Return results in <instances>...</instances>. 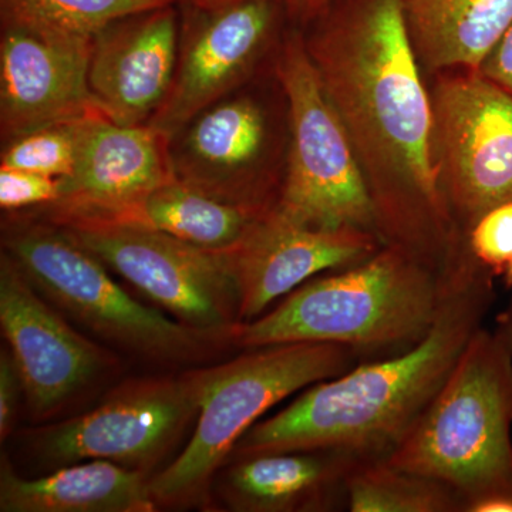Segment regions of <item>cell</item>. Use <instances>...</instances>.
I'll return each instance as SVG.
<instances>
[{
    "label": "cell",
    "mask_w": 512,
    "mask_h": 512,
    "mask_svg": "<svg viewBox=\"0 0 512 512\" xmlns=\"http://www.w3.org/2000/svg\"><path fill=\"white\" fill-rule=\"evenodd\" d=\"M494 276L473 255L453 262L446 298L412 348L312 384L281 412L258 421L231 457L330 450L366 460L399 446L456 366L493 305Z\"/></svg>",
    "instance_id": "obj_2"
},
{
    "label": "cell",
    "mask_w": 512,
    "mask_h": 512,
    "mask_svg": "<svg viewBox=\"0 0 512 512\" xmlns=\"http://www.w3.org/2000/svg\"><path fill=\"white\" fill-rule=\"evenodd\" d=\"M180 6V42L170 93L148 121L170 138L198 111L254 79L284 40V0H214Z\"/></svg>",
    "instance_id": "obj_10"
},
{
    "label": "cell",
    "mask_w": 512,
    "mask_h": 512,
    "mask_svg": "<svg viewBox=\"0 0 512 512\" xmlns=\"http://www.w3.org/2000/svg\"><path fill=\"white\" fill-rule=\"evenodd\" d=\"M2 251L47 301L109 348L163 366L201 365L232 348L227 338L138 302L96 255L36 212H3Z\"/></svg>",
    "instance_id": "obj_5"
},
{
    "label": "cell",
    "mask_w": 512,
    "mask_h": 512,
    "mask_svg": "<svg viewBox=\"0 0 512 512\" xmlns=\"http://www.w3.org/2000/svg\"><path fill=\"white\" fill-rule=\"evenodd\" d=\"M379 248L367 229L312 228L278 207L264 212L234 248L222 252L237 284L239 320L251 322L315 276L355 265Z\"/></svg>",
    "instance_id": "obj_14"
},
{
    "label": "cell",
    "mask_w": 512,
    "mask_h": 512,
    "mask_svg": "<svg viewBox=\"0 0 512 512\" xmlns=\"http://www.w3.org/2000/svg\"><path fill=\"white\" fill-rule=\"evenodd\" d=\"M101 111L52 124L3 144L0 167L66 178L73 173L90 126Z\"/></svg>",
    "instance_id": "obj_24"
},
{
    "label": "cell",
    "mask_w": 512,
    "mask_h": 512,
    "mask_svg": "<svg viewBox=\"0 0 512 512\" xmlns=\"http://www.w3.org/2000/svg\"><path fill=\"white\" fill-rule=\"evenodd\" d=\"M350 512H464V503L447 485L409 473L386 458L359 460L346 480Z\"/></svg>",
    "instance_id": "obj_23"
},
{
    "label": "cell",
    "mask_w": 512,
    "mask_h": 512,
    "mask_svg": "<svg viewBox=\"0 0 512 512\" xmlns=\"http://www.w3.org/2000/svg\"><path fill=\"white\" fill-rule=\"evenodd\" d=\"M185 2V0H178V3H183Z\"/></svg>",
    "instance_id": "obj_33"
},
{
    "label": "cell",
    "mask_w": 512,
    "mask_h": 512,
    "mask_svg": "<svg viewBox=\"0 0 512 512\" xmlns=\"http://www.w3.org/2000/svg\"><path fill=\"white\" fill-rule=\"evenodd\" d=\"M504 284L507 286V289H512V256L510 262H508L507 269L503 274Z\"/></svg>",
    "instance_id": "obj_31"
},
{
    "label": "cell",
    "mask_w": 512,
    "mask_h": 512,
    "mask_svg": "<svg viewBox=\"0 0 512 512\" xmlns=\"http://www.w3.org/2000/svg\"><path fill=\"white\" fill-rule=\"evenodd\" d=\"M192 2H214V0H192Z\"/></svg>",
    "instance_id": "obj_32"
},
{
    "label": "cell",
    "mask_w": 512,
    "mask_h": 512,
    "mask_svg": "<svg viewBox=\"0 0 512 512\" xmlns=\"http://www.w3.org/2000/svg\"><path fill=\"white\" fill-rule=\"evenodd\" d=\"M478 72L512 94V23Z\"/></svg>",
    "instance_id": "obj_28"
},
{
    "label": "cell",
    "mask_w": 512,
    "mask_h": 512,
    "mask_svg": "<svg viewBox=\"0 0 512 512\" xmlns=\"http://www.w3.org/2000/svg\"><path fill=\"white\" fill-rule=\"evenodd\" d=\"M251 82L198 111L168 138L175 180L215 200L254 212L278 205L279 167L274 111Z\"/></svg>",
    "instance_id": "obj_11"
},
{
    "label": "cell",
    "mask_w": 512,
    "mask_h": 512,
    "mask_svg": "<svg viewBox=\"0 0 512 512\" xmlns=\"http://www.w3.org/2000/svg\"><path fill=\"white\" fill-rule=\"evenodd\" d=\"M262 214L215 200L173 177L148 194L124 224L143 225L194 247L225 252Z\"/></svg>",
    "instance_id": "obj_21"
},
{
    "label": "cell",
    "mask_w": 512,
    "mask_h": 512,
    "mask_svg": "<svg viewBox=\"0 0 512 512\" xmlns=\"http://www.w3.org/2000/svg\"><path fill=\"white\" fill-rule=\"evenodd\" d=\"M356 357L345 346L295 342L248 349L212 365L190 441L148 483L158 510L210 507L212 481L239 439L276 404L342 375Z\"/></svg>",
    "instance_id": "obj_6"
},
{
    "label": "cell",
    "mask_w": 512,
    "mask_h": 512,
    "mask_svg": "<svg viewBox=\"0 0 512 512\" xmlns=\"http://www.w3.org/2000/svg\"><path fill=\"white\" fill-rule=\"evenodd\" d=\"M150 478L106 460H87L56 468L49 476H19L2 453V512H156Z\"/></svg>",
    "instance_id": "obj_19"
},
{
    "label": "cell",
    "mask_w": 512,
    "mask_h": 512,
    "mask_svg": "<svg viewBox=\"0 0 512 512\" xmlns=\"http://www.w3.org/2000/svg\"><path fill=\"white\" fill-rule=\"evenodd\" d=\"M211 366L173 375L133 377L117 384L99 406L22 431L23 447L46 468L106 460L150 471L164 460L197 420Z\"/></svg>",
    "instance_id": "obj_8"
},
{
    "label": "cell",
    "mask_w": 512,
    "mask_h": 512,
    "mask_svg": "<svg viewBox=\"0 0 512 512\" xmlns=\"http://www.w3.org/2000/svg\"><path fill=\"white\" fill-rule=\"evenodd\" d=\"M92 42L0 28V138L3 144L100 111L89 89Z\"/></svg>",
    "instance_id": "obj_17"
},
{
    "label": "cell",
    "mask_w": 512,
    "mask_h": 512,
    "mask_svg": "<svg viewBox=\"0 0 512 512\" xmlns=\"http://www.w3.org/2000/svg\"><path fill=\"white\" fill-rule=\"evenodd\" d=\"M178 0H0V28L70 42H92L110 23Z\"/></svg>",
    "instance_id": "obj_22"
},
{
    "label": "cell",
    "mask_w": 512,
    "mask_h": 512,
    "mask_svg": "<svg viewBox=\"0 0 512 512\" xmlns=\"http://www.w3.org/2000/svg\"><path fill=\"white\" fill-rule=\"evenodd\" d=\"M495 335L498 336L508 350L512 353V298L508 305L505 306L500 315L495 319V328L493 329Z\"/></svg>",
    "instance_id": "obj_30"
},
{
    "label": "cell",
    "mask_w": 512,
    "mask_h": 512,
    "mask_svg": "<svg viewBox=\"0 0 512 512\" xmlns=\"http://www.w3.org/2000/svg\"><path fill=\"white\" fill-rule=\"evenodd\" d=\"M470 252L493 276H503L512 256V201L485 212L468 232Z\"/></svg>",
    "instance_id": "obj_25"
},
{
    "label": "cell",
    "mask_w": 512,
    "mask_h": 512,
    "mask_svg": "<svg viewBox=\"0 0 512 512\" xmlns=\"http://www.w3.org/2000/svg\"><path fill=\"white\" fill-rule=\"evenodd\" d=\"M332 0H284L292 28L303 30L322 15Z\"/></svg>",
    "instance_id": "obj_29"
},
{
    "label": "cell",
    "mask_w": 512,
    "mask_h": 512,
    "mask_svg": "<svg viewBox=\"0 0 512 512\" xmlns=\"http://www.w3.org/2000/svg\"><path fill=\"white\" fill-rule=\"evenodd\" d=\"M0 326L35 423L62 413L120 369V357L74 329L3 251Z\"/></svg>",
    "instance_id": "obj_13"
},
{
    "label": "cell",
    "mask_w": 512,
    "mask_h": 512,
    "mask_svg": "<svg viewBox=\"0 0 512 512\" xmlns=\"http://www.w3.org/2000/svg\"><path fill=\"white\" fill-rule=\"evenodd\" d=\"M359 458L330 450L229 458L212 498L234 512H325L346 504V480Z\"/></svg>",
    "instance_id": "obj_18"
},
{
    "label": "cell",
    "mask_w": 512,
    "mask_h": 512,
    "mask_svg": "<svg viewBox=\"0 0 512 512\" xmlns=\"http://www.w3.org/2000/svg\"><path fill=\"white\" fill-rule=\"evenodd\" d=\"M419 62L478 72L512 23V0H400Z\"/></svg>",
    "instance_id": "obj_20"
},
{
    "label": "cell",
    "mask_w": 512,
    "mask_h": 512,
    "mask_svg": "<svg viewBox=\"0 0 512 512\" xmlns=\"http://www.w3.org/2000/svg\"><path fill=\"white\" fill-rule=\"evenodd\" d=\"M60 227L178 322L227 338L232 345L241 323L239 295L222 252L124 222Z\"/></svg>",
    "instance_id": "obj_9"
},
{
    "label": "cell",
    "mask_w": 512,
    "mask_h": 512,
    "mask_svg": "<svg viewBox=\"0 0 512 512\" xmlns=\"http://www.w3.org/2000/svg\"><path fill=\"white\" fill-rule=\"evenodd\" d=\"M302 36L355 147L377 224L384 221L403 237L417 210L441 225L447 222L433 101L400 0H332Z\"/></svg>",
    "instance_id": "obj_1"
},
{
    "label": "cell",
    "mask_w": 512,
    "mask_h": 512,
    "mask_svg": "<svg viewBox=\"0 0 512 512\" xmlns=\"http://www.w3.org/2000/svg\"><path fill=\"white\" fill-rule=\"evenodd\" d=\"M173 177L163 133L147 124L119 126L100 114L73 173L62 178L59 198L29 211L60 225L124 222Z\"/></svg>",
    "instance_id": "obj_15"
},
{
    "label": "cell",
    "mask_w": 512,
    "mask_h": 512,
    "mask_svg": "<svg viewBox=\"0 0 512 512\" xmlns=\"http://www.w3.org/2000/svg\"><path fill=\"white\" fill-rule=\"evenodd\" d=\"M23 394L18 366L9 348L0 350V441L8 440L15 429L19 400Z\"/></svg>",
    "instance_id": "obj_27"
},
{
    "label": "cell",
    "mask_w": 512,
    "mask_h": 512,
    "mask_svg": "<svg viewBox=\"0 0 512 512\" xmlns=\"http://www.w3.org/2000/svg\"><path fill=\"white\" fill-rule=\"evenodd\" d=\"M62 178L0 167V208L3 212L35 210L59 198Z\"/></svg>",
    "instance_id": "obj_26"
},
{
    "label": "cell",
    "mask_w": 512,
    "mask_h": 512,
    "mask_svg": "<svg viewBox=\"0 0 512 512\" xmlns=\"http://www.w3.org/2000/svg\"><path fill=\"white\" fill-rule=\"evenodd\" d=\"M288 101L289 138L279 211L312 228L377 225L375 202L345 124L306 52L302 30L289 28L274 59Z\"/></svg>",
    "instance_id": "obj_7"
},
{
    "label": "cell",
    "mask_w": 512,
    "mask_h": 512,
    "mask_svg": "<svg viewBox=\"0 0 512 512\" xmlns=\"http://www.w3.org/2000/svg\"><path fill=\"white\" fill-rule=\"evenodd\" d=\"M431 101L444 201L470 229L512 201V94L480 72H453Z\"/></svg>",
    "instance_id": "obj_12"
},
{
    "label": "cell",
    "mask_w": 512,
    "mask_h": 512,
    "mask_svg": "<svg viewBox=\"0 0 512 512\" xmlns=\"http://www.w3.org/2000/svg\"><path fill=\"white\" fill-rule=\"evenodd\" d=\"M387 463L447 485L464 512H512V353L481 326Z\"/></svg>",
    "instance_id": "obj_4"
},
{
    "label": "cell",
    "mask_w": 512,
    "mask_h": 512,
    "mask_svg": "<svg viewBox=\"0 0 512 512\" xmlns=\"http://www.w3.org/2000/svg\"><path fill=\"white\" fill-rule=\"evenodd\" d=\"M407 245L392 242L348 268L315 276L264 315L239 323L232 348L332 343L360 352H402L429 333L450 282Z\"/></svg>",
    "instance_id": "obj_3"
},
{
    "label": "cell",
    "mask_w": 512,
    "mask_h": 512,
    "mask_svg": "<svg viewBox=\"0 0 512 512\" xmlns=\"http://www.w3.org/2000/svg\"><path fill=\"white\" fill-rule=\"evenodd\" d=\"M178 42V3L133 13L94 36L89 89L106 119L126 127L153 119L173 84Z\"/></svg>",
    "instance_id": "obj_16"
}]
</instances>
